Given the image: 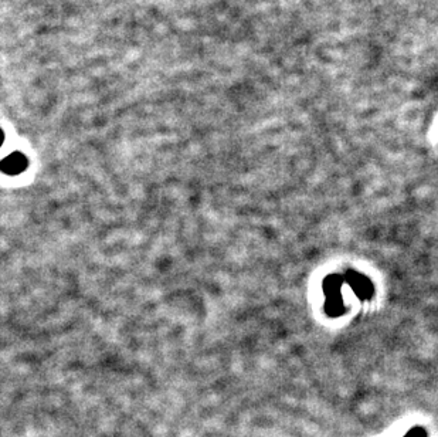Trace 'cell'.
<instances>
[{
    "instance_id": "obj_5",
    "label": "cell",
    "mask_w": 438,
    "mask_h": 437,
    "mask_svg": "<svg viewBox=\"0 0 438 437\" xmlns=\"http://www.w3.org/2000/svg\"><path fill=\"white\" fill-rule=\"evenodd\" d=\"M3 139H5V135H3V132H2V129H0V147H2V143H3Z\"/></svg>"
},
{
    "instance_id": "obj_1",
    "label": "cell",
    "mask_w": 438,
    "mask_h": 437,
    "mask_svg": "<svg viewBox=\"0 0 438 437\" xmlns=\"http://www.w3.org/2000/svg\"><path fill=\"white\" fill-rule=\"evenodd\" d=\"M343 283L342 276L332 274L323 280V293L326 297L325 310L330 317H338L343 312V303L341 294V285Z\"/></svg>"
},
{
    "instance_id": "obj_3",
    "label": "cell",
    "mask_w": 438,
    "mask_h": 437,
    "mask_svg": "<svg viewBox=\"0 0 438 437\" xmlns=\"http://www.w3.org/2000/svg\"><path fill=\"white\" fill-rule=\"evenodd\" d=\"M27 168V158L22 152H13L0 162V170L6 175H19Z\"/></svg>"
},
{
    "instance_id": "obj_4",
    "label": "cell",
    "mask_w": 438,
    "mask_h": 437,
    "mask_svg": "<svg viewBox=\"0 0 438 437\" xmlns=\"http://www.w3.org/2000/svg\"><path fill=\"white\" fill-rule=\"evenodd\" d=\"M405 437H428V433L424 427H420V426H416L413 427L412 430H409Z\"/></svg>"
},
{
    "instance_id": "obj_2",
    "label": "cell",
    "mask_w": 438,
    "mask_h": 437,
    "mask_svg": "<svg viewBox=\"0 0 438 437\" xmlns=\"http://www.w3.org/2000/svg\"><path fill=\"white\" fill-rule=\"evenodd\" d=\"M346 281L353 287L355 293L359 299L369 300L375 294V288L371 280L364 276H360L356 271H348L346 274Z\"/></svg>"
}]
</instances>
